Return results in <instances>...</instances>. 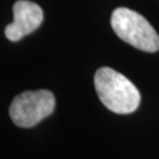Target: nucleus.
Wrapping results in <instances>:
<instances>
[{"label": "nucleus", "mask_w": 159, "mask_h": 159, "mask_svg": "<svg viewBox=\"0 0 159 159\" xmlns=\"http://www.w3.org/2000/svg\"><path fill=\"white\" fill-rule=\"evenodd\" d=\"M94 87L104 106L114 113L130 114L139 107L142 98L138 89L113 68H99L94 74Z\"/></svg>", "instance_id": "1"}, {"label": "nucleus", "mask_w": 159, "mask_h": 159, "mask_svg": "<svg viewBox=\"0 0 159 159\" xmlns=\"http://www.w3.org/2000/svg\"><path fill=\"white\" fill-rule=\"evenodd\" d=\"M111 26L123 41L140 51L152 53L159 50L158 33L138 12L126 7L116 8L111 16Z\"/></svg>", "instance_id": "2"}, {"label": "nucleus", "mask_w": 159, "mask_h": 159, "mask_svg": "<svg viewBox=\"0 0 159 159\" xmlns=\"http://www.w3.org/2000/svg\"><path fill=\"white\" fill-rule=\"evenodd\" d=\"M56 99L51 91L38 90L18 94L10 106V117L19 127H33L53 113Z\"/></svg>", "instance_id": "3"}, {"label": "nucleus", "mask_w": 159, "mask_h": 159, "mask_svg": "<svg viewBox=\"0 0 159 159\" xmlns=\"http://www.w3.org/2000/svg\"><path fill=\"white\" fill-rule=\"evenodd\" d=\"M44 20V13L39 5L29 0H18L13 5V23L5 29L6 38L18 41L25 35L32 33Z\"/></svg>", "instance_id": "4"}]
</instances>
